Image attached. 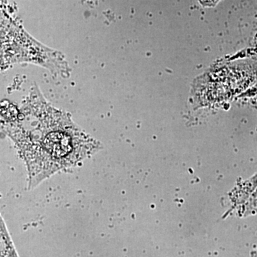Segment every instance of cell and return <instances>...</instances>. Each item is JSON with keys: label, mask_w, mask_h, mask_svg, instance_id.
Listing matches in <instances>:
<instances>
[{"label": "cell", "mask_w": 257, "mask_h": 257, "mask_svg": "<svg viewBox=\"0 0 257 257\" xmlns=\"http://www.w3.org/2000/svg\"><path fill=\"white\" fill-rule=\"evenodd\" d=\"M220 1L221 0H199L201 4L204 7L215 6V5Z\"/></svg>", "instance_id": "cell-1"}]
</instances>
